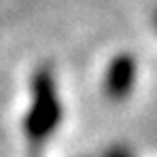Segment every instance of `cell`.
Here are the masks:
<instances>
[{"label":"cell","mask_w":157,"mask_h":157,"mask_svg":"<svg viewBox=\"0 0 157 157\" xmlns=\"http://www.w3.org/2000/svg\"><path fill=\"white\" fill-rule=\"evenodd\" d=\"M136 81V59L130 53H119L113 57L104 75V94L108 100L121 102L134 89Z\"/></svg>","instance_id":"obj_2"},{"label":"cell","mask_w":157,"mask_h":157,"mask_svg":"<svg viewBox=\"0 0 157 157\" xmlns=\"http://www.w3.org/2000/svg\"><path fill=\"white\" fill-rule=\"evenodd\" d=\"M30 108L24 119V134L32 151H38L57 130L62 121V102L57 94L55 75L49 66H43L34 72L30 85Z\"/></svg>","instance_id":"obj_1"},{"label":"cell","mask_w":157,"mask_h":157,"mask_svg":"<svg viewBox=\"0 0 157 157\" xmlns=\"http://www.w3.org/2000/svg\"><path fill=\"white\" fill-rule=\"evenodd\" d=\"M104 157H132V153L125 149V147H113V149L106 151Z\"/></svg>","instance_id":"obj_3"},{"label":"cell","mask_w":157,"mask_h":157,"mask_svg":"<svg viewBox=\"0 0 157 157\" xmlns=\"http://www.w3.org/2000/svg\"><path fill=\"white\" fill-rule=\"evenodd\" d=\"M153 24H155V28H157V11H155V15H153Z\"/></svg>","instance_id":"obj_4"}]
</instances>
